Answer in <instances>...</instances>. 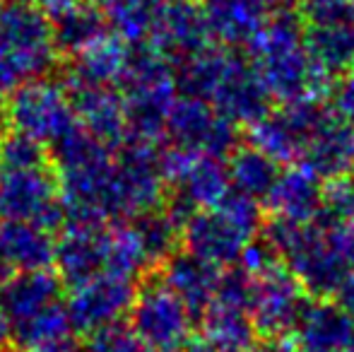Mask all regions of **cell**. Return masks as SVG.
<instances>
[{
  "label": "cell",
  "instance_id": "9a60e30c",
  "mask_svg": "<svg viewBox=\"0 0 354 352\" xmlns=\"http://www.w3.org/2000/svg\"><path fill=\"white\" fill-rule=\"evenodd\" d=\"M207 104L236 128H251L270 111L272 99L253 73L248 58L232 51L217 85L212 87L210 97H207Z\"/></svg>",
  "mask_w": 354,
  "mask_h": 352
},
{
  "label": "cell",
  "instance_id": "5b68a950",
  "mask_svg": "<svg viewBox=\"0 0 354 352\" xmlns=\"http://www.w3.org/2000/svg\"><path fill=\"white\" fill-rule=\"evenodd\" d=\"M159 169L169 188L164 207L181 225L196 212L219 205L232 193L227 162L219 157L198 155L171 145L159 155Z\"/></svg>",
  "mask_w": 354,
  "mask_h": 352
},
{
  "label": "cell",
  "instance_id": "1f68e13d",
  "mask_svg": "<svg viewBox=\"0 0 354 352\" xmlns=\"http://www.w3.org/2000/svg\"><path fill=\"white\" fill-rule=\"evenodd\" d=\"M51 167V150L41 142L10 131L0 142V172H24Z\"/></svg>",
  "mask_w": 354,
  "mask_h": 352
},
{
  "label": "cell",
  "instance_id": "e0dca14e",
  "mask_svg": "<svg viewBox=\"0 0 354 352\" xmlns=\"http://www.w3.org/2000/svg\"><path fill=\"white\" fill-rule=\"evenodd\" d=\"M66 85V82H63ZM71 102L77 116V126L84 133L118 152L126 145L131 128H128V111L123 94L118 87H87V85H66Z\"/></svg>",
  "mask_w": 354,
  "mask_h": 352
},
{
  "label": "cell",
  "instance_id": "83f0119b",
  "mask_svg": "<svg viewBox=\"0 0 354 352\" xmlns=\"http://www.w3.org/2000/svg\"><path fill=\"white\" fill-rule=\"evenodd\" d=\"M203 338L224 352H246L256 343L258 331L248 309L212 302L201 316Z\"/></svg>",
  "mask_w": 354,
  "mask_h": 352
},
{
  "label": "cell",
  "instance_id": "f546056e",
  "mask_svg": "<svg viewBox=\"0 0 354 352\" xmlns=\"http://www.w3.org/2000/svg\"><path fill=\"white\" fill-rule=\"evenodd\" d=\"M152 268L142 237L133 222H116L106 230V272L136 280Z\"/></svg>",
  "mask_w": 354,
  "mask_h": 352
},
{
  "label": "cell",
  "instance_id": "8d00e7d4",
  "mask_svg": "<svg viewBox=\"0 0 354 352\" xmlns=\"http://www.w3.org/2000/svg\"><path fill=\"white\" fill-rule=\"evenodd\" d=\"M246 352H301L294 335H261Z\"/></svg>",
  "mask_w": 354,
  "mask_h": 352
},
{
  "label": "cell",
  "instance_id": "2e32d148",
  "mask_svg": "<svg viewBox=\"0 0 354 352\" xmlns=\"http://www.w3.org/2000/svg\"><path fill=\"white\" fill-rule=\"evenodd\" d=\"M63 290L66 285L53 268L12 272L5 277L0 282V311L8 321L10 333L66 304Z\"/></svg>",
  "mask_w": 354,
  "mask_h": 352
},
{
  "label": "cell",
  "instance_id": "4316f807",
  "mask_svg": "<svg viewBox=\"0 0 354 352\" xmlns=\"http://www.w3.org/2000/svg\"><path fill=\"white\" fill-rule=\"evenodd\" d=\"M46 15L51 19L56 51L66 56L75 58L106 34V15L89 0H71Z\"/></svg>",
  "mask_w": 354,
  "mask_h": 352
},
{
  "label": "cell",
  "instance_id": "44dd1931",
  "mask_svg": "<svg viewBox=\"0 0 354 352\" xmlns=\"http://www.w3.org/2000/svg\"><path fill=\"white\" fill-rule=\"evenodd\" d=\"M263 203L270 220L313 225L316 217L323 215V181L306 167L292 165L280 172Z\"/></svg>",
  "mask_w": 354,
  "mask_h": 352
},
{
  "label": "cell",
  "instance_id": "7c38bea8",
  "mask_svg": "<svg viewBox=\"0 0 354 352\" xmlns=\"http://www.w3.org/2000/svg\"><path fill=\"white\" fill-rule=\"evenodd\" d=\"M174 147L210 157H229L239 147L236 126L229 123L224 116L198 97H181L174 102L167 116V133Z\"/></svg>",
  "mask_w": 354,
  "mask_h": 352
},
{
  "label": "cell",
  "instance_id": "836d02e7",
  "mask_svg": "<svg viewBox=\"0 0 354 352\" xmlns=\"http://www.w3.org/2000/svg\"><path fill=\"white\" fill-rule=\"evenodd\" d=\"M84 352H154L152 348L142 343L136 333L131 331V326H111L104 328L99 333H92L84 345Z\"/></svg>",
  "mask_w": 354,
  "mask_h": 352
},
{
  "label": "cell",
  "instance_id": "cb8c5ba5",
  "mask_svg": "<svg viewBox=\"0 0 354 352\" xmlns=\"http://www.w3.org/2000/svg\"><path fill=\"white\" fill-rule=\"evenodd\" d=\"M0 261L10 272L53 268L56 237L34 222L0 220Z\"/></svg>",
  "mask_w": 354,
  "mask_h": 352
},
{
  "label": "cell",
  "instance_id": "ee69618b",
  "mask_svg": "<svg viewBox=\"0 0 354 352\" xmlns=\"http://www.w3.org/2000/svg\"><path fill=\"white\" fill-rule=\"evenodd\" d=\"M89 3H92V5H97V8H102V10H104L109 3H111V0H89Z\"/></svg>",
  "mask_w": 354,
  "mask_h": 352
},
{
  "label": "cell",
  "instance_id": "9c48e42d",
  "mask_svg": "<svg viewBox=\"0 0 354 352\" xmlns=\"http://www.w3.org/2000/svg\"><path fill=\"white\" fill-rule=\"evenodd\" d=\"M0 217L34 222L48 232L66 227V205L56 169L0 172Z\"/></svg>",
  "mask_w": 354,
  "mask_h": 352
},
{
  "label": "cell",
  "instance_id": "7a4b0ae2",
  "mask_svg": "<svg viewBox=\"0 0 354 352\" xmlns=\"http://www.w3.org/2000/svg\"><path fill=\"white\" fill-rule=\"evenodd\" d=\"M266 217L261 203L232 191L219 205L191 215L181 227L183 251L214 268L239 266L241 254L258 234Z\"/></svg>",
  "mask_w": 354,
  "mask_h": 352
},
{
  "label": "cell",
  "instance_id": "8992f818",
  "mask_svg": "<svg viewBox=\"0 0 354 352\" xmlns=\"http://www.w3.org/2000/svg\"><path fill=\"white\" fill-rule=\"evenodd\" d=\"M5 111L15 133L41 142L48 150H53L77 128V116L66 85L48 77L32 80L10 94Z\"/></svg>",
  "mask_w": 354,
  "mask_h": 352
},
{
  "label": "cell",
  "instance_id": "d590c367",
  "mask_svg": "<svg viewBox=\"0 0 354 352\" xmlns=\"http://www.w3.org/2000/svg\"><path fill=\"white\" fill-rule=\"evenodd\" d=\"M328 244L335 251L340 263L354 272V222H337L326 230Z\"/></svg>",
  "mask_w": 354,
  "mask_h": 352
},
{
  "label": "cell",
  "instance_id": "f6af8a7d",
  "mask_svg": "<svg viewBox=\"0 0 354 352\" xmlns=\"http://www.w3.org/2000/svg\"><path fill=\"white\" fill-rule=\"evenodd\" d=\"M350 3H354V0H350Z\"/></svg>",
  "mask_w": 354,
  "mask_h": 352
},
{
  "label": "cell",
  "instance_id": "7402d4cb",
  "mask_svg": "<svg viewBox=\"0 0 354 352\" xmlns=\"http://www.w3.org/2000/svg\"><path fill=\"white\" fill-rule=\"evenodd\" d=\"M354 338V321L333 299H311L294 328L301 352H345Z\"/></svg>",
  "mask_w": 354,
  "mask_h": 352
},
{
  "label": "cell",
  "instance_id": "d6a6232c",
  "mask_svg": "<svg viewBox=\"0 0 354 352\" xmlns=\"http://www.w3.org/2000/svg\"><path fill=\"white\" fill-rule=\"evenodd\" d=\"M323 215L330 217V225L354 222V172L323 181Z\"/></svg>",
  "mask_w": 354,
  "mask_h": 352
},
{
  "label": "cell",
  "instance_id": "d6986e66",
  "mask_svg": "<svg viewBox=\"0 0 354 352\" xmlns=\"http://www.w3.org/2000/svg\"><path fill=\"white\" fill-rule=\"evenodd\" d=\"M106 230L109 225H66L56 237L53 268L66 287H77L106 272Z\"/></svg>",
  "mask_w": 354,
  "mask_h": 352
},
{
  "label": "cell",
  "instance_id": "6da1fadb",
  "mask_svg": "<svg viewBox=\"0 0 354 352\" xmlns=\"http://www.w3.org/2000/svg\"><path fill=\"white\" fill-rule=\"evenodd\" d=\"M248 63L272 102L316 97L328 102L333 82L318 75L304 46L299 12L280 10L248 46Z\"/></svg>",
  "mask_w": 354,
  "mask_h": 352
},
{
  "label": "cell",
  "instance_id": "277c9868",
  "mask_svg": "<svg viewBox=\"0 0 354 352\" xmlns=\"http://www.w3.org/2000/svg\"><path fill=\"white\" fill-rule=\"evenodd\" d=\"M118 89L128 111V138L147 142L162 140L169 111L181 97L176 68L159 58L149 46H136Z\"/></svg>",
  "mask_w": 354,
  "mask_h": 352
},
{
  "label": "cell",
  "instance_id": "5bb4252c",
  "mask_svg": "<svg viewBox=\"0 0 354 352\" xmlns=\"http://www.w3.org/2000/svg\"><path fill=\"white\" fill-rule=\"evenodd\" d=\"M174 68L183 66L212 46L210 29L198 0H167L145 44Z\"/></svg>",
  "mask_w": 354,
  "mask_h": 352
},
{
  "label": "cell",
  "instance_id": "60d3db41",
  "mask_svg": "<svg viewBox=\"0 0 354 352\" xmlns=\"http://www.w3.org/2000/svg\"><path fill=\"white\" fill-rule=\"evenodd\" d=\"M24 352H84V350H77L75 345L68 340V343H58V345H51V348H39V350H24Z\"/></svg>",
  "mask_w": 354,
  "mask_h": 352
},
{
  "label": "cell",
  "instance_id": "ac0fdd59",
  "mask_svg": "<svg viewBox=\"0 0 354 352\" xmlns=\"http://www.w3.org/2000/svg\"><path fill=\"white\" fill-rule=\"evenodd\" d=\"M284 0H203L212 41L224 48L251 46V41L263 32L268 22L280 12Z\"/></svg>",
  "mask_w": 354,
  "mask_h": 352
},
{
  "label": "cell",
  "instance_id": "603a6c76",
  "mask_svg": "<svg viewBox=\"0 0 354 352\" xmlns=\"http://www.w3.org/2000/svg\"><path fill=\"white\" fill-rule=\"evenodd\" d=\"M222 270L214 268L188 251H176L169 261L159 266V280L191 309L193 316H203V311L214 302Z\"/></svg>",
  "mask_w": 354,
  "mask_h": 352
},
{
  "label": "cell",
  "instance_id": "484cf974",
  "mask_svg": "<svg viewBox=\"0 0 354 352\" xmlns=\"http://www.w3.org/2000/svg\"><path fill=\"white\" fill-rule=\"evenodd\" d=\"M304 46L318 75L335 82L354 68V17L304 24Z\"/></svg>",
  "mask_w": 354,
  "mask_h": 352
},
{
  "label": "cell",
  "instance_id": "8fae6325",
  "mask_svg": "<svg viewBox=\"0 0 354 352\" xmlns=\"http://www.w3.org/2000/svg\"><path fill=\"white\" fill-rule=\"evenodd\" d=\"M308 302L311 297L284 263L251 277L248 314L258 335H292Z\"/></svg>",
  "mask_w": 354,
  "mask_h": 352
},
{
  "label": "cell",
  "instance_id": "30bf717a",
  "mask_svg": "<svg viewBox=\"0 0 354 352\" xmlns=\"http://www.w3.org/2000/svg\"><path fill=\"white\" fill-rule=\"evenodd\" d=\"M328 109L330 106L316 97L280 104V109H270L261 121L248 128V145L275 160L280 167L294 165L301 157L306 138L328 113Z\"/></svg>",
  "mask_w": 354,
  "mask_h": 352
},
{
  "label": "cell",
  "instance_id": "b9f144b4",
  "mask_svg": "<svg viewBox=\"0 0 354 352\" xmlns=\"http://www.w3.org/2000/svg\"><path fill=\"white\" fill-rule=\"evenodd\" d=\"M8 111H5V106L0 104V142H3V138L8 136Z\"/></svg>",
  "mask_w": 354,
  "mask_h": 352
},
{
  "label": "cell",
  "instance_id": "3957f363",
  "mask_svg": "<svg viewBox=\"0 0 354 352\" xmlns=\"http://www.w3.org/2000/svg\"><path fill=\"white\" fill-rule=\"evenodd\" d=\"M261 239L268 241L277 259L301 282L311 299H330L337 295L350 270L340 263L328 244L321 225H294V222L270 220L263 225Z\"/></svg>",
  "mask_w": 354,
  "mask_h": 352
},
{
  "label": "cell",
  "instance_id": "7bdbcfd3",
  "mask_svg": "<svg viewBox=\"0 0 354 352\" xmlns=\"http://www.w3.org/2000/svg\"><path fill=\"white\" fill-rule=\"evenodd\" d=\"M17 3H29V5H39L41 10H48L53 5V0H17Z\"/></svg>",
  "mask_w": 354,
  "mask_h": 352
},
{
  "label": "cell",
  "instance_id": "4fadbf2b",
  "mask_svg": "<svg viewBox=\"0 0 354 352\" xmlns=\"http://www.w3.org/2000/svg\"><path fill=\"white\" fill-rule=\"evenodd\" d=\"M136 292V282L111 275V272H102V275L73 287L71 295L66 297V311L73 333L92 335L104 328L118 326L123 316L131 314Z\"/></svg>",
  "mask_w": 354,
  "mask_h": 352
},
{
  "label": "cell",
  "instance_id": "ba28073f",
  "mask_svg": "<svg viewBox=\"0 0 354 352\" xmlns=\"http://www.w3.org/2000/svg\"><path fill=\"white\" fill-rule=\"evenodd\" d=\"M193 319L191 309L157 277L138 287L128 326L154 352H181L193 340Z\"/></svg>",
  "mask_w": 354,
  "mask_h": 352
},
{
  "label": "cell",
  "instance_id": "74e56055",
  "mask_svg": "<svg viewBox=\"0 0 354 352\" xmlns=\"http://www.w3.org/2000/svg\"><path fill=\"white\" fill-rule=\"evenodd\" d=\"M335 302L345 309V314L354 321V272L347 275V280L342 282V287L337 290Z\"/></svg>",
  "mask_w": 354,
  "mask_h": 352
},
{
  "label": "cell",
  "instance_id": "52a82bcc",
  "mask_svg": "<svg viewBox=\"0 0 354 352\" xmlns=\"http://www.w3.org/2000/svg\"><path fill=\"white\" fill-rule=\"evenodd\" d=\"M0 53L27 82L46 77L58 58L46 10L17 0L0 5Z\"/></svg>",
  "mask_w": 354,
  "mask_h": 352
},
{
  "label": "cell",
  "instance_id": "d4e9b609",
  "mask_svg": "<svg viewBox=\"0 0 354 352\" xmlns=\"http://www.w3.org/2000/svg\"><path fill=\"white\" fill-rule=\"evenodd\" d=\"M131 44L121 37L106 32L102 39L89 44L82 53L73 58V68L68 73L66 85H87V87H118L128 71L133 56Z\"/></svg>",
  "mask_w": 354,
  "mask_h": 352
},
{
  "label": "cell",
  "instance_id": "ffe728a7",
  "mask_svg": "<svg viewBox=\"0 0 354 352\" xmlns=\"http://www.w3.org/2000/svg\"><path fill=\"white\" fill-rule=\"evenodd\" d=\"M299 165L313 172L321 181L345 176L354 172V126L342 121L333 109L318 121L304 142Z\"/></svg>",
  "mask_w": 354,
  "mask_h": 352
},
{
  "label": "cell",
  "instance_id": "e575fe53",
  "mask_svg": "<svg viewBox=\"0 0 354 352\" xmlns=\"http://www.w3.org/2000/svg\"><path fill=\"white\" fill-rule=\"evenodd\" d=\"M328 102H330L333 113H337L342 121L354 126V68L333 82Z\"/></svg>",
  "mask_w": 354,
  "mask_h": 352
},
{
  "label": "cell",
  "instance_id": "f1b7e54d",
  "mask_svg": "<svg viewBox=\"0 0 354 352\" xmlns=\"http://www.w3.org/2000/svg\"><path fill=\"white\" fill-rule=\"evenodd\" d=\"M227 169L232 191L261 203L272 191L282 167L268 155H263L261 150H256L253 145H239L227 157Z\"/></svg>",
  "mask_w": 354,
  "mask_h": 352
},
{
  "label": "cell",
  "instance_id": "4dcf8cb0",
  "mask_svg": "<svg viewBox=\"0 0 354 352\" xmlns=\"http://www.w3.org/2000/svg\"><path fill=\"white\" fill-rule=\"evenodd\" d=\"M167 0H111L104 8L111 34L131 46H145Z\"/></svg>",
  "mask_w": 354,
  "mask_h": 352
},
{
  "label": "cell",
  "instance_id": "f35d334b",
  "mask_svg": "<svg viewBox=\"0 0 354 352\" xmlns=\"http://www.w3.org/2000/svg\"><path fill=\"white\" fill-rule=\"evenodd\" d=\"M181 352H224V350H219L217 345L207 343L205 338H193L191 343H188Z\"/></svg>",
  "mask_w": 354,
  "mask_h": 352
},
{
  "label": "cell",
  "instance_id": "ab89813d",
  "mask_svg": "<svg viewBox=\"0 0 354 352\" xmlns=\"http://www.w3.org/2000/svg\"><path fill=\"white\" fill-rule=\"evenodd\" d=\"M10 343H12V333H10V326H8V321H5L3 311H0V352L8 350Z\"/></svg>",
  "mask_w": 354,
  "mask_h": 352
}]
</instances>
